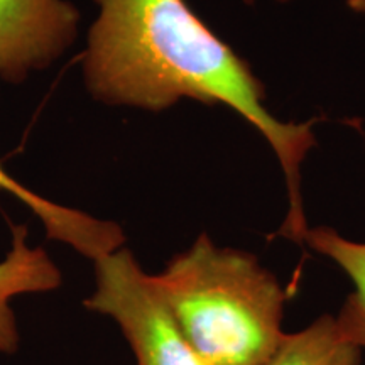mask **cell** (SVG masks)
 <instances>
[{
	"instance_id": "10",
	"label": "cell",
	"mask_w": 365,
	"mask_h": 365,
	"mask_svg": "<svg viewBox=\"0 0 365 365\" xmlns=\"http://www.w3.org/2000/svg\"><path fill=\"white\" fill-rule=\"evenodd\" d=\"M277 2H281V4H286V2H291V0H277Z\"/></svg>"
},
{
	"instance_id": "8",
	"label": "cell",
	"mask_w": 365,
	"mask_h": 365,
	"mask_svg": "<svg viewBox=\"0 0 365 365\" xmlns=\"http://www.w3.org/2000/svg\"><path fill=\"white\" fill-rule=\"evenodd\" d=\"M362 350L341 339L335 317L323 314L303 330L286 333L267 365H360Z\"/></svg>"
},
{
	"instance_id": "2",
	"label": "cell",
	"mask_w": 365,
	"mask_h": 365,
	"mask_svg": "<svg viewBox=\"0 0 365 365\" xmlns=\"http://www.w3.org/2000/svg\"><path fill=\"white\" fill-rule=\"evenodd\" d=\"M150 277L205 365H267L279 350L287 294L254 254L202 234Z\"/></svg>"
},
{
	"instance_id": "4",
	"label": "cell",
	"mask_w": 365,
	"mask_h": 365,
	"mask_svg": "<svg viewBox=\"0 0 365 365\" xmlns=\"http://www.w3.org/2000/svg\"><path fill=\"white\" fill-rule=\"evenodd\" d=\"M81 14L70 0H0V80L22 83L65 54Z\"/></svg>"
},
{
	"instance_id": "7",
	"label": "cell",
	"mask_w": 365,
	"mask_h": 365,
	"mask_svg": "<svg viewBox=\"0 0 365 365\" xmlns=\"http://www.w3.org/2000/svg\"><path fill=\"white\" fill-rule=\"evenodd\" d=\"M304 244L328 257L354 282L355 291L349 294L335 317L341 339L360 350L365 349V242H355L340 235L330 227L308 228Z\"/></svg>"
},
{
	"instance_id": "9",
	"label": "cell",
	"mask_w": 365,
	"mask_h": 365,
	"mask_svg": "<svg viewBox=\"0 0 365 365\" xmlns=\"http://www.w3.org/2000/svg\"><path fill=\"white\" fill-rule=\"evenodd\" d=\"M346 4L354 12L365 14V0H346Z\"/></svg>"
},
{
	"instance_id": "5",
	"label": "cell",
	"mask_w": 365,
	"mask_h": 365,
	"mask_svg": "<svg viewBox=\"0 0 365 365\" xmlns=\"http://www.w3.org/2000/svg\"><path fill=\"white\" fill-rule=\"evenodd\" d=\"M0 190L7 191L21 203H24L43 222L49 239L70 245L91 262L105 254L124 247L125 235L118 223L100 220L80 210L63 207L34 193L21 181L14 180L4 170L2 164H0Z\"/></svg>"
},
{
	"instance_id": "1",
	"label": "cell",
	"mask_w": 365,
	"mask_h": 365,
	"mask_svg": "<svg viewBox=\"0 0 365 365\" xmlns=\"http://www.w3.org/2000/svg\"><path fill=\"white\" fill-rule=\"evenodd\" d=\"M81 75L90 97L108 107L163 112L182 98L225 105L252 124L281 164L289 212L281 228L304 244L308 222L301 166L317 145L314 120L282 122L247 63L185 0H93Z\"/></svg>"
},
{
	"instance_id": "6",
	"label": "cell",
	"mask_w": 365,
	"mask_h": 365,
	"mask_svg": "<svg viewBox=\"0 0 365 365\" xmlns=\"http://www.w3.org/2000/svg\"><path fill=\"white\" fill-rule=\"evenodd\" d=\"M12 245L0 261V352H16L19 344L16 317L11 301L16 296L48 293L61 286V272L43 247L27 244L29 230L11 225Z\"/></svg>"
},
{
	"instance_id": "3",
	"label": "cell",
	"mask_w": 365,
	"mask_h": 365,
	"mask_svg": "<svg viewBox=\"0 0 365 365\" xmlns=\"http://www.w3.org/2000/svg\"><path fill=\"white\" fill-rule=\"evenodd\" d=\"M95 291L85 307L117 322L139 365H205L144 272L135 255L120 247L95 259Z\"/></svg>"
}]
</instances>
